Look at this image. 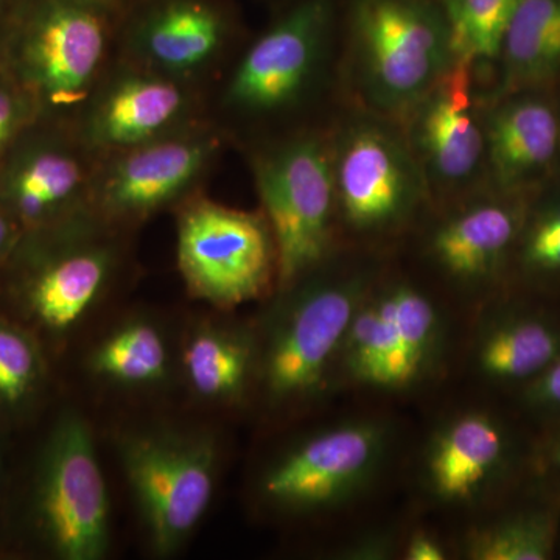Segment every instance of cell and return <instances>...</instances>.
<instances>
[{"label": "cell", "instance_id": "obj_14", "mask_svg": "<svg viewBox=\"0 0 560 560\" xmlns=\"http://www.w3.org/2000/svg\"><path fill=\"white\" fill-rule=\"evenodd\" d=\"M125 475L160 555L178 550L208 511L217 452L206 436L136 434L121 441Z\"/></svg>", "mask_w": 560, "mask_h": 560}, {"label": "cell", "instance_id": "obj_21", "mask_svg": "<svg viewBox=\"0 0 560 560\" xmlns=\"http://www.w3.org/2000/svg\"><path fill=\"white\" fill-rule=\"evenodd\" d=\"M503 305L477 342V368L497 385L522 389L560 355V319L525 301Z\"/></svg>", "mask_w": 560, "mask_h": 560}, {"label": "cell", "instance_id": "obj_40", "mask_svg": "<svg viewBox=\"0 0 560 560\" xmlns=\"http://www.w3.org/2000/svg\"><path fill=\"white\" fill-rule=\"evenodd\" d=\"M287 2H289V0H287Z\"/></svg>", "mask_w": 560, "mask_h": 560}, {"label": "cell", "instance_id": "obj_32", "mask_svg": "<svg viewBox=\"0 0 560 560\" xmlns=\"http://www.w3.org/2000/svg\"><path fill=\"white\" fill-rule=\"evenodd\" d=\"M523 405L552 423L560 422V355L521 389Z\"/></svg>", "mask_w": 560, "mask_h": 560}, {"label": "cell", "instance_id": "obj_35", "mask_svg": "<svg viewBox=\"0 0 560 560\" xmlns=\"http://www.w3.org/2000/svg\"><path fill=\"white\" fill-rule=\"evenodd\" d=\"M7 2L9 0H0V39H2L3 32L11 20V14L7 13Z\"/></svg>", "mask_w": 560, "mask_h": 560}, {"label": "cell", "instance_id": "obj_24", "mask_svg": "<svg viewBox=\"0 0 560 560\" xmlns=\"http://www.w3.org/2000/svg\"><path fill=\"white\" fill-rule=\"evenodd\" d=\"M560 504L541 495L477 526L464 540V555L474 560H550L558 552Z\"/></svg>", "mask_w": 560, "mask_h": 560}, {"label": "cell", "instance_id": "obj_4", "mask_svg": "<svg viewBox=\"0 0 560 560\" xmlns=\"http://www.w3.org/2000/svg\"><path fill=\"white\" fill-rule=\"evenodd\" d=\"M346 102L401 116L456 61L438 0H341Z\"/></svg>", "mask_w": 560, "mask_h": 560}, {"label": "cell", "instance_id": "obj_17", "mask_svg": "<svg viewBox=\"0 0 560 560\" xmlns=\"http://www.w3.org/2000/svg\"><path fill=\"white\" fill-rule=\"evenodd\" d=\"M202 92L117 58L84 103L75 128L97 156L167 138L202 124Z\"/></svg>", "mask_w": 560, "mask_h": 560}, {"label": "cell", "instance_id": "obj_28", "mask_svg": "<svg viewBox=\"0 0 560 560\" xmlns=\"http://www.w3.org/2000/svg\"><path fill=\"white\" fill-rule=\"evenodd\" d=\"M390 350L393 330L375 280L370 293L350 320L340 355L353 381L378 388V381Z\"/></svg>", "mask_w": 560, "mask_h": 560}, {"label": "cell", "instance_id": "obj_16", "mask_svg": "<svg viewBox=\"0 0 560 560\" xmlns=\"http://www.w3.org/2000/svg\"><path fill=\"white\" fill-rule=\"evenodd\" d=\"M388 430L372 420L338 423L291 447L268 467L260 493L276 510H331L366 488L381 470Z\"/></svg>", "mask_w": 560, "mask_h": 560}, {"label": "cell", "instance_id": "obj_20", "mask_svg": "<svg viewBox=\"0 0 560 560\" xmlns=\"http://www.w3.org/2000/svg\"><path fill=\"white\" fill-rule=\"evenodd\" d=\"M377 290L388 312L393 350L378 388L401 389L423 377L436 355L441 337L440 308L422 276L393 270L386 260Z\"/></svg>", "mask_w": 560, "mask_h": 560}, {"label": "cell", "instance_id": "obj_33", "mask_svg": "<svg viewBox=\"0 0 560 560\" xmlns=\"http://www.w3.org/2000/svg\"><path fill=\"white\" fill-rule=\"evenodd\" d=\"M404 559L407 560H444L447 559V551L444 550L440 540L425 530H418L412 534L410 540L405 544Z\"/></svg>", "mask_w": 560, "mask_h": 560}, {"label": "cell", "instance_id": "obj_34", "mask_svg": "<svg viewBox=\"0 0 560 560\" xmlns=\"http://www.w3.org/2000/svg\"><path fill=\"white\" fill-rule=\"evenodd\" d=\"M24 231L21 230L20 224L0 205V268L10 259Z\"/></svg>", "mask_w": 560, "mask_h": 560}, {"label": "cell", "instance_id": "obj_13", "mask_svg": "<svg viewBox=\"0 0 560 560\" xmlns=\"http://www.w3.org/2000/svg\"><path fill=\"white\" fill-rule=\"evenodd\" d=\"M33 518L58 559L97 560L108 548V490L90 427L79 416H65L51 431L36 477Z\"/></svg>", "mask_w": 560, "mask_h": 560}, {"label": "cell", "instance_id": "obj_39", "mask_svg": "<svg viewBox=\"0 0 560 560\" xmlns=\"http://www.w3.org/2000/svg\"><path fill=\"white\" fill-rule=\"evenodd\" d=\"M559 547H560V534H559V544H558V550H559Z\"/></svg>", "mask_w": 560, "mask_h": 560}, {"label": "cell", "instance_id": "obj_5", "mask_svg": "<svg viewBox=\"0 0 560 560\" xmlns=\"http://www.w3.org/2000/svg\"><path fill=\"white\" fill-rule=\"evenodd\" d=\"M388 259L370 250L342 248L318 270L279 293L282 318L272 331L264 363L265 389L272 404L305 399L323 386L350 320Z\"/></svg>", "mask_w": 560, "mask_h": 560}, {"label": "cell", "instance_id": "obj_8", "mask_svg": "<svg viewBox=\"0 0 560 560\" xmlns=\"http://www.w3.org/2000/svg\"><path fill=\"white\" fill-rule=\"evenodd\" d=\"M528 195L480 190L431 202L400 248L420 275L467 296L510 290L512 257Z\"/></svg>", "mask_w": 560, "mask_h": 560}, {"label": "cell", "instance_id": "obj_19", "mask_svg": "<svg viewBox=\"0 0 560 560\" xmlns=\"http://www.w3.org/2000/svg\"><path fill=\"white\" fill-rule=\"evenodd\" d=\"M514 431L499 416L469 411L434 434L425 456V482L445 503H467L486 495L517 469Z\"/></svg>", "mask_w": 560, "mask_h": 560}, {"label": "cell", "instance_id": "obj_29", "mask_svg": "<svg viewBox=\"0 0 560 560\" xmlns=\"http://www.w3.org/2000/svg\"><path fill=\"white\" fill-rule=\"evenodd\" d=\"M44 378V360L32 334L0 318V415L13 416L32 404Z\"/></svg>", "mask_w": 560, "mask_h": 560}, {"label": "cell", "instance_id": "obj_9", "mask_svg": "<svg viewBox=\"0 0 560 560\" xmlns=\"http://www.w3.org/2000/svg\"><path fill=\"white\" fill-rule=\"evenodd\" d=\"M173 213L178 270L191 296L234 308L275 293L278 253L260 209L230 208L201 191Z\"/></svg>", "mask_w": 560, "mask_h": 560}, {"label": "cell", "instance_id": "obj_12", "mask_svg": "<svg viewBox=\"0 0 560 560\" xmlns=\"http://www.w3.org/2000/svg\"><path fill=\"white\" fill-rule=\"evenodd\" d=\"M249 36L226 0H135L125 9L119 57L206 97Z\"/></svg>", "mask_w": 560, "mask_h": 560}, {"label": "cell", "instance_id": "obj_23", "mask_svg": "<svg viewBox=\"0 0 560 560\" xmlns=\"http://www.w3.org/2000/svg\"><path fill=\"white\" fill-rule=\"evenodd\" d=\"M511 289L533 294L560 291V175L526 198L512 257Z\"/></svg>", "mask_w": 560, "mask_h": 560}, {"label": "cell", "instance_id": "obj_26", "mask_svg": "<svg viewBox=\"0 0 560 560\" xmlns=\"http://www.w3.org/2000/svg\"><path fill=\"white\" fill-rule=\"evenodd\" d=\"M183 366L195 393L212 400L241 396L253 368V350L231 331H195L183 352Z\"/></svg>", "mask_w": 560, "mask_h": 560}, {"label": "cell", "instance_id": "obj_15", "mask_svg": "<svg viewBox=\"0 0 560 560\" xmlns=\"http://www.w3.org/2000/svg\"><path fill=\"white\" fill-rule=\"evenodd\" d=\"M97 164L72 125L39 117L0 162V205L24 232L91 212Z\"/></svg>", "mask_w": 560, "mask_h": 560}, {"label": "cell", "instance_id": "obj_27", "mask_svg": "<svg viewBox=\"0 0 560 560\" xmlns=\"http://www.w3.org/2000/svg\"><path fill=\"white\" fill-rule=\"evenodd\" d=\"M92 368L102 377L125 385L156 382L167 371V348L156 327L149 323L128 324L95 349Z\"/></svg>", "mask_w": 560, "mask_h": 560}, {"label": "cell", "instance_id": "obj_3", "mask_svg": "<svg viewBox=\"0 0 560 560\" xmlns=\"http://www.w3.org/2000/svg\"><path fill=\"white\" fill-rule=\"evenodd\" d=\"M125 9L116 0H32L0 39V70L36 102L40 119L75 125L119 58Z\"/></svg>", "mask_w": 560, "mask_h": 560}, {"label": "cell", "instance_id": "obj_30", "mask_svg": "<svg viewBox=\"0 0 560 560\" xmlns=\"http://www.w3.org/2000/svg\"><path fill=\"white\" fill-rule=\"evenodd\" d=\"M39 117L32 95L0 70V162Z\"/></svg>", "mask_w": 560, "mask_h": 560}, {"label": "cell", "instance_id": "obj_6", "mask_svg": "<svg viewBox=\"0 0 560 560\" xmlns=\"http://www.w3.org/2000/svg\"><path fill=\"white\" fill-rule=\"evenodd\" d=\"M128 231L92 212L24 232L0 268L22 315L50 335L66 334L105 296L127 267Z\"/></svg>", "mask_w": 560, "mask_h": 560}, {"label": "cell", "instance_id": "obj_18", "mask_svg": "<svg viewBox=\"0 0 560 560\" xmlns=\"http://www.w3.org/2000/svg\"><path fill=\"white\" fill-rule=\"evenodd\" d=\"M488 186L529 195L556 175L559 113L556 91H518L490 98Z\"/></svg>", "mask_w": 560, "mask_h": 560}, {"label": "cell", "instance_id": "obj_10", "mask_svg": "<svg viewBox=\"0 0 560 560\" xmlns=\"http://www.w3.org/2000/svg\"><path fill=\"white\" fill-rule=\"evenodd\" d=\"M228 149L220 132L202 121L167 138L98 156L91 212L130 232L205 191Z\"/></svg>", "mask_w": 560, "mask_h": 560}, {"label": "cell", "instance_id": "obj_25", "mask_svg": "<svg viewBox=\"0 0 560 560\" xmlns=\"http://www.w3.org/2000/svg\"><path fill=\"white\" fill-rule=\"evenodd\" d=\"M456 61L470 62L493 91L504 35L522 0H438Z\"/></svg>", "mask_w": 560, "mask_h": 560}, {"label": "cell", "instance_id": "obj_7", "mask_svg": "<svg viewBox=\"0 0 560 560\" xmlns=\"http://www.w3.org/2000/svg\"><path fill=\"white\" fill-rule=\"evenodd\" d=\"M330 127L302 132L243 154L278 253L282 293L345 246L338 232Z\"/></svg>", "mask_w": 560, "mask_h": 560}, {"label": "cell", "instance_id": "obj_11", "mask_svg": "<svg viewBox=\"0 0 560 560\" xmlns=\"http://www.w3.org/2000/svg\"><path fill=\"white\" fill-rule=\"evenodd\" d=\"M492 88L470 62L455 61L397 117L429 184L442 202L488 187L486 119Z\"/></svg>", "mask_w": 560, "mask_h": 560}, {"label": "cell", "instance_id": "obj_36", "mask_svg": "<svg viewBox=\"0 0 560 560\" xmlns=\"http://www.w3.org/2000/svg\"><path fill=\"white\" fill-rule=\"evenodd\" d=\"M556 94H558V113H559L558 167H556V175H560V90L556 91Z\"/></svg>", "mask_w": 560, "mask_h": 560}, {"label": "cell", "instance_id": "obj_31", "mask_svg": "<svg viewBox=\"0 0 560 560\" xmlns=\"http://www.w3.org/2000/svg\"><path fill=\"white\" fill-rule=\"evenodd\" d=\"M528 464L541 495L560 504V422L552 423L551 433L530 452Z\"/></svg>", "mask_w": 560, "mask_h": 560}, {"label": "cell", "instance_id": "obj_38", "mask_svg": "<svg viewBox=\"0 0 560 560\" xmlns=\"http://www.w3.org/2000/svg\"><path fill=\"white\" fill-rule=\"evenodd\" d=\"M0 471H2V453H0Z\"/></svg>", "mask_w": 560, "mask_h": 560}, {"label": "cell", "instance_id": "obj_22", "mask_svg": "<svg viewBox=\"0 0 560 560\" xmlns=\"http://www.w3.org/2000/svg\"><path fill=\"white\" fill-rule=\"evenodd\" d=\"M559 90L560 0H522L504 35L492 97Z\"/></svg>", "mask_w": 560, "mask_h": 560}, {"label": "cell", "instance_id": "obj_1", "mask_svg": "<svg viewBox=\"0 0 560 560\" xmlns=\"http://www.w3.org/2000/svg\"><path fill=\"white\" fill-rule=\"evenodd\" d=\"M341 0H289L206 92V120L245 154L330 127L346 102Z\"/></svg>", "mask_w": 560, "mask_h": 560}, {"label": "cell", "instance_id": "obj_2", "mask_svg": "<svg viewBox=\"0 0 560 560\" xmlns=\"http://www.w3.org/2000/svg\"><path fill=\"white\" fill-rule=\"evenodd\" d=\"M329 132L341 245L390 256L433 202L399 121L348 105Z\"/></svg>", "mask_w": 560, "mask_h": 560}, {"label": "cell", "instance_id": "obj_37", "mask_svg": "<svg viewBox=\"0 0 560 560\" xmlns=\"http://www.w3.org/2000/svg\"><path fill=\"white\" fill-rule=\"evenodd\" d=\"M116 2L120 3V5L124 7V9H127L128 0H116Z\"/></svg>", "mask_w": 560, "mask_h": 560}]
</instances>
